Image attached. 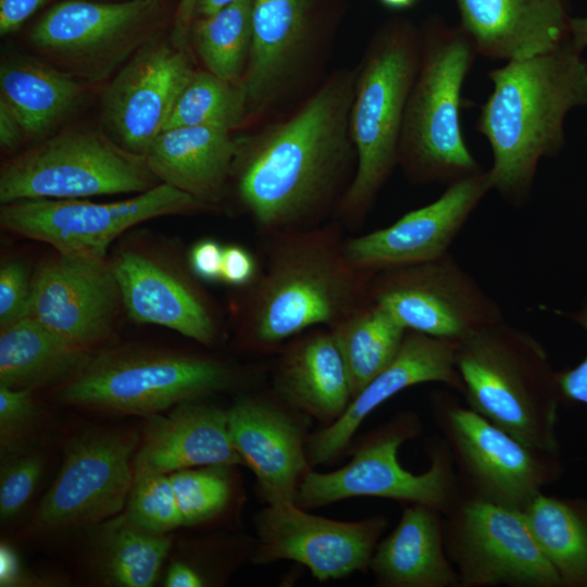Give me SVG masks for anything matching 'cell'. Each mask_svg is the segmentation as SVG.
I'll return each instance as SVG.
<instances>
[{
	"label": "cell",
	"instance_id": "35",
	"mask_svg": "<svg viewBox=\"0 0 587 587\" xmlns=\"http://www.w3.org/2000/svg\"><path fill=\"white\" fill-rule=\"evenodd\" d=\"M248 111L240 84L209 71L195 72L174 107L163 130L180 126H213L232 130Z\"/></svg>",
	"mask_w": 587,
	"mask_h": 587
},
{
	"label": "cell",
	"instance_id": "13",
	"mask_svg": "<svg viewBox=\"0 0 587 587\" xmlns=\"http://www.w3.org/2000/svg\"><path fill=\"white\" fill-rule=\"evenodd\" d=\"M444 539L460 587H561L522 511L461 497L444 514Z\"/></svg>",
	"mask_w": 587,
	"mask_h": 587
},
{
	"label": "cell",
	"instance_id": "47",
	"mask_svg": "<svg viewBox=\"0 0 587 587\" xmlns=\"http://www.w3.org/2000/svg\"><path fill=\"white\" fill-rule=\"evenodd\" d=\"M164 585L167 587H198L203 585V579L192 567L183 562L172 563Z\"/></svg>",
	"mask_w": 587,
	"mask_h": 587
},
{
	"label": "cell",
	"instance_id": "10",
	"mask_svg": "<svg viewBox=\"0 0 587 587\" xmlns=\"http://www.w3.org/2000/svg\"><path fill=\"white\" fill-rule=\"evenodd\" d=\"M157 180L145 155L126 150L100 129H73L7 162L0 173V201L141 193Z\"/></svg>",
	"mask_w": 587,
	"mask_h": 587
},
{
	"label": "cell",
	"instance_id": "11",
	"mask_svg": "<svg viewBox=\"0 0 587 587\" xmlns=\"http://www.w3.org/2000/svg\"><path fill=\"white\" fill-rule=\"evenodd\" d=\"M208 205L167 184L114 202L26 199L2 204L0 223L14 234L53 247L59 254L104 259L112 241L147 220L186 214Z\"/></svg>",
	"mask_w": 587,
	"mask_h": 587
},
{
	"label": "cell",
	"instance_id": "42",
	"mask_svg": "<svg viewBox=\"0 0 587 587\" xmlns=\"http://www.w3.org/2000/svg\"><path fill=\"white\" fill-rule=\"evenodd\" d=\"M257 275V262L246 248L237 245L225 246L222 259V278L232 286L249 285Z\"/></svg>",
	"mask_w": 587,
	"mask_h": 587
},
{
	"label": "cell",
	"instance_id": "51",
	"mask_svg": "<svg viewBox=\"0 0 587 587\" xmlns=\"http://www.w3.org/2000/svg\"><path fill=\"white\" fill-rule=\"evenodd\" d=\"M382 5L389 10H404L413 7L419 0H378Z\"/></svg>",
	"mask_w": 587,
	"mask_h": 587
},
{
	"label": "cell",
	"instance_id": "39",
	"mask_svg": "<svg viewBox=\"0 0 587 587\" xmlns=\"http://www.w3.org/2000/svg\"><path fill=\"white\" fill-rule=\"evenodd\" d=\"M32 390L0 385V444L2 451L17 449L36 419Z\"/></svg>",
	"mask_w": 587,
	"mask_h": 587
},
{
	"label": "cell",
	"instance_id": "36",
	"mask_svg": "<svg viewBox=\"0 0 587 587\" xmlns=\"http://www.w3.org/2000/svg\"><path fill=\"white\" fill-rule=\"evenodd\" d=\"M224 465H208L170 473L183 525L205 522L218 514L229 498Z\"/></svg>",
	"mask_w": 587,
	"mask_h": 587
},
{
	"label": "cell",
	"instance_id": "32",
	"mask_svg": "<svg viewBox=\"0 0 587 587\" xmlns=\"http://www.w3.org/2000/svg\"><path fill=\"white\" fill-rule=\"evenodd\" d=\"M329 329L342 357L352 398L394 360L408 332L371 298Z\"/></svg>",
	"mask_w": 587,
	"mask_h": 587
},
{
	"label": "cell",
	"instance_id": "5",
	"mask_svg": "<svg viewBox=\"0 0 587 587\" xmlns=\"http://www.w3.org/2000/svg\"><path fill=\"white\" fill-rule=\"evenodd\" d=\"M459 27L432 22L421 36V60L405 108L398 163L415 183L446 186L484 170L464 140V80L476 57Z\"/></svg>",
	"mask_w": 587,
	"mask_h": 587
},
{
	"label": "cell",
	"instance_id": "7",
	"mask_svg": "<svg viewBox=\"0 0 587 587\" xmlns=\"http://www.w3.org/2000/svg\"><path fill=\"white\" fill-rule=\"evenodd\" d=\"M429 402L450 450L461 497L523 511L560 477L559 451L522 442L450 391L434 392Z\"/></svg>",
	"mask_w": 587,
	"mask_h": 587
},
{
	"label": "cell",
	"instance_id": "22",
	"mask_svg": "<svg viewBox=\"0 0 587 587\" xmlns=\"http://www.w3.org/2000/svg\"><path fill=\"white\" fill-rule=\"evenodd\" d=\"M455 1L460 28L485 58L524 60L570 41L565 0Z\"/></svg>",
	"mask_w": 587,
	"mask_h": 587
},
{
	"label": "cell",
	"instance_id": "18",
	"mask_svg": "<svg viewBox=\"0 0 587 587\" xmlns=\"http://www.w3.org/2000/svg\"><path fill=\"white\" fill-rule=\"evenodd\" d=\"M489 190L487 171L451 184L389 226L345 240L346 258L359 270L377 272L440 257Z\"/></svg>",
	"mask_w": 587,
	"mask_h": 587
},
{
	"label": "cell",
	"instance_id": "30",
	"mask_svg": "<svg viewBox=\"0 0 587 587\" xmlns=\"http://www.w3.org/2000/svg\"><path fill=\"white\" fill-rule=\"evenodd\" d=\"M83 92L72 74L36 60L12 58L0 67V100L30 137L50 130L73 110Z\"/></svg>",
	"mask_w": 587,
	"mask_h": 587
},
{
	"label": "cell",
	"instance_id": "26",
	"mask_svg": "<svg viewBox=\"0 0 587 587\" xmlns=\"http://www.w3.org/2000/svg\"><path fill=\"white\" fill-rule=\"evenodd\" d=\"M376 582L384 587H460L444 539V514L410 503L395 529L377 544L371 560Z\"/></svg>",
	"mask_w": 587,
	"mask_h": 587
},
{
	"label": "cell",
	"instance_id": "40",
	"mask_svg": "<svg viewBox=\"0 0 587 587\" xmlns=\"http://www.w3.org/2000/svg\"><path fill=\"white\" fill-rule=\"evenodd\" d=\"M32 280L18 261H8L0 268V328L29 313Z\"/></svg>",
	"mask_w": 587,
	"mask_h": 587
},
{
	"label": "cell",
	"instance_id": "44",
	"mask_svg": "<svg viewBox=\"0 0 587 587\" xmlns=\"http://www.w3.org/2000/svg\"><path fill=\"white\" fill-rule=\"evenodd\" d=\"M47 0H0V35L17 30Z\"/></svg>",
	"mask_w": 587,
	"mask_h": 587
},
{
	"label": "cell",
	"instance_id": "50",
	"mask_svg": "<svg viewBox=\"0 0 587 587\" xmlns=\"http://www.w3.org/2000/svg\"><path fill=\"white\" fill-rule=\"evenodd\" d=\"M240 0H198L196 15L208 16Z\"/></svg>",
	"mask_w": 587,
	"mask_h": 587
},
{
	"label": "cell",
	"instance_id": "21",
	"mask_svg": "<svg viewBox=\"0 0 587 587\" xmlns=\"http://www.w3.org/2000/svg\"><path fill=\"white\" fill-rule=\"evenodd\" d=\"M227 416L232 442L255 474L268 504L296 503L309 462L300 423L258 398L237 400Z\"/></svg>",
	"mask_w": 587,
	"mask_h": 587
},
{
	"label": "cell",
	"instance_id": "1",
	"mask_svg": "<svg viewBox=\"0 0 587 587\" xmlns=\"http://www.w3.org/2000/svg\"><path fill=\"white\" fill-rule=\"evenodd\" d=\"M351 83H326L287 121L239 145L238 196L266 234L312 227L348 166Z\"/></svg>",
	"mask_w": 587,
	"mask_h": 587
},
{
	"label": "cell",
	"instance_id": "34",
	"mask_svg": "<svg viewBox=\"0 0 587 587\" xmlns=\"http://www.w3.org/2000/svg\"><path fill=\"white\" fill-rule=\"evenodd\" d=\"M253 0H240L214 14L195 20L190 37L207 70L241 84L251 45Z\"/></svg>",
	"mask_w": 587,
	"mask_h": 587
},
{
	"label": "cell",
	"instance_id": "41",
	"mask_svg": "<svg viewBox=\"0 0 587 587\" xmlns=\"http://www.w3.org/2000/svg\"><path fill=\"white\" fill-rule=\"evenodd\" d=\"M570 317L587 332V302ZM555 378L562 402L587 404V355L576 366L555 372Z\"/></svg>",
	"mask_w": 587,
	"mask_h": 587
},
{
	"label": "cell",
	"instance_id": "24",
	"mask_svg": "<svg viewBox=\"0 0 587 587\" xmlns=\"http://www.w3.org/2000/svg\"><path fill=\"white\" fill-rule=\"evenodd\" d=\"M112 266L134 321L171 328L203 345L215 340L216 326L205 303L175 275L134 251L121 252Z\"/></svg>",
	"mask_w": 587,
	"mask_h": 587
},
{
	"label": "cell",
	"instance_id": "25",
	"mask_svg": "<svg viewBox=\"0 0 587 587\" xmlns=\"http://www.w3.org/2000/svg\"><path fill=\"white\" fill-rule=\"evenodd\" d=\"M238 151L228 129L180 126L161 132L145 157L158 180L209 207L222 198Z\"/></svg>",
	"mask_w": 587,
	"mask_h": 587
},
{
	"label": "cell",
	"instance_id": "49",
	"mask_svg": "<svg viewBox=\"0 0 587 587\" xmlns=\"http://www.w3.org/2000/svg\"><path fill=\"white\" fill-rule=\"evenodd\" d=\"M20 567L13 553L7 548H1V583L9 584L20 577Z\"/></svg>",
	"mask_w": 587,
	"mask_h": 587
},
{
	"label": "cell",
	"instance_id": "2",
	"mask_svg": "<svg viewBox=\"0 0 587 587\" xmlns=\"http://www.w3.org/2000/svg\"><path fill=\"white\" fill-rule=\"evenodd\" d=\"M580 52L569 41L488 73L492 91L476 130L491 148V190L514 208L528 201L540 159L563 147L566 113L587 104V63Z\"/></svg>",
	"mask_w": 587,
	"mask_h": 587
},
{
	"label": "cell",
	"instance_id": "12",
	"mask_svg": "<svg viewBox=\"0 0 587 587\" xmlns=\"http://www.w3.org/2000/svg\"><path fill=\"white\" fill-rule=\"evenodd\" d=\"M370 298L407 329L458 344L503 320L502 310L450 251L374 272Z\"/></svg>",
	"mask_w": 587,
	"mask_h": 587
},
{
	"label": "cell",
	"instance_id": "38",
	"mask_svg": "<svg viewBox=\"0 0 587 587\" xmlns=\"http://www.w3.org/2000/svg\"><path fill=\"white\" fill-rule=\"evenodd\" d=\"M43 469L38 453H22L7 461L0 475V516L14 517L32 497Z\"/></svg>",
	"mask_w": 587,
	"mask_h": 587
},
{
	"label": "cell",
	"instance_id": "31",
	"mask_svg": "<svg viewBox=\"0 0 587 587\" xmlns=\"http://www.w3.org/2000/svg\"><path fill=\"white\" fill-rule=\"evenodd\" d=\"M522 512L561 587H587V500L540 492Z\"/></svg>",
	"mask_w": 587,
	"mask_h": 587
},
{
	"label": "cell",
	"instance_id": "15",
	"mask_svg": "<svg viewBox=\"0 0 587 587\" xmlns=\"http://www.w3.org/2000/svg\"><path fill=\"white\" fill-rule=\"evenodd\" d=\"M154 0H64L34 25L30 43L75 75L102 79L146 42Z\"/></svg>",
	"mask_w": 587,
	"mask_h": 587
},
{
	"label": "cell",
	"instance_id": "20",
	"mask_svg": "<svg viewBox=\"0 0 587 587\" xmlns=\"http://www.w3.org/2000/svg\"><path fill=\"white\" fill-rule=\"evenodd\" d=\"M455 347V342L408 330L394 360L351 399L340 417L310 437L309 462L324 464L336 458L369 414L411 386L441 383L462 395Z\"/></svg>",
	"mask_w": 587,
	"mask_h": 587
},
{
	"label": "cell",
	"instance_id": "4",
	"mask_svg": "<svg viewBox=\"0 0 587 587\" xmlns=\"http://www.w3.org/2000/svg\"><path fill=\"white\" fill-rule=\"evenodd\" d=\"M455 365L466 405L522 442L559 451L562 402L545 347L504 320L455 347Z\"/></svg>",
	"mask_w": 587,
	"mask_h": 587
},
{
	"label": "cell",
	"instance_id": "27",
	"mask_svg": "<svg viewBox=\"0 0 587 587\" xmlns=\"http://www.w3.org/2000/svg\"><path fill=\"white\" fill-rule=\"evenodd\" d=\"M307 35L308 0H253L251 45L240 84L248 110L266 104L285 86Z\"/></svg>",
	"mask_w": 587,
	"mask_h": 587
},
{
	"label": "cell",
	"instance_id": "3",
	"mask_svg": "<svg viewBox=\"0 0 587 587\" xmlns=\"http://www.w3.org/2000/svg\"><path fill=\"white\" fill-rule=\"evenodd\" d=\"M272 237L249 312L259 345L274 346L317 326L332 327L370 299L374 272L348 261L338 230L310 227Z\"/></svg>",
	"mask_w": 587,
	"mask_h": 587
},
{
	"label": "cell",
	"instance_id": "45",
	"mask_svg": "<svg viewBox=\"0 0 587 587\" xmlns=\"http://www.w3.org/2000/svg\"><path fill=\"white\" fill-rule=\"evenodd\" d=\"M198 0H179L174 17L172 42L183 49L190 37L191 27L196 18Z\"/></svg>",
	"mask_w": 587,
	"mask_h": 587
},
{
	"label": "cell",
	"instance_id": "6",
	"mask_svg": "<svg viewBox=\"0 0 587 587\" xmlns=\"http://www.w3.org/2000/svg\"><path fill=\"white\" fill-rule=\"evenodd\" d=\"M420 60L421 36L408 23L384 28L365 58L349 116L357 168L339 205L350 221L365 215L398 163L405 108Z\"/></svg>",
	"mask_w": 587,
	"mask_h": 587
},
{
	"label": "cell",
	"instance_id": "28",
	"mask_svg": "<svg viewBox=\"0 0 587 587\" xmlns=\"http://www.w3.org/2000/svg\"><path fill=\"white\" fill-rule=\"evenodd\" d=\"M275 387L285 401L320 420L333 423L341 416L352 392L330 329L313 328L285 352Z\"/></svg>",
	"mask_w": 587,
	"mask_h": 587
},
{
	"label": "cell",
	"instance_id": "29",
	"mask_svg": "<svg viewBox=\"0 0 587 587\" xmlns=\"http://www.w3.org/2000/svg\"><path fill=\"white\" fill-rule=\"evenodd\" d=\"M91 357L90 350L71 344L26 316L0 329V385L34 389L66 382Z\"/></svg>",
	"mask_w": 587,
	"mask_h": 587
},
{
	"label": "cell",
	"instance_id": "16",
	"mask_svg": "<svg viewBox=\"0 0 587 587\" xmlns=\"http://www.w3.org/2000/svg\"><path fill=\"white\" fill-rule=\"evenodd\" d=\"M259 564L292 560L323 582L370 567L388 521L342 522L309 514L296 503L268 504L257 517Z\"/></svg>",
	"mask_w": 587,
	"mask_h": 587
},
{
	"label": "cell",
	"instance_id": "17",
	"mask_svg": "<svg viewBox=\"0 0 587 587\" xmlns=\"http://www.w3.org/2000/svg\"><path fill=\"white\" fill-rule=\"evenodd\" d=\"M195 71L182 49L148 41L120 70L102 96L107 134L145 155L163 132Z\"/></svg>",
	"mask_w": 587,
	"mask_h": 587
},
{
	"label": "cell",
	"instance_id": "33",
	"mask_svg": "<svg viewBox=\"0 0 587 587\" xmlns=\"http://www.w3.org/2000/svg\"><path fill=\"white\" fill-rule=\"evenodd\" d=\"M96 539L103 577L123 587L152 586L171 547L167 535L147 532L125 514L101 525Z\"/></svg>",
	"mask_w": 587,
	"mask_h": 587
},
{
	"label": "cell",
	"instance_id": "37",
	"mask_svg": "<svg viewBox=\"0 0 587 587\" xmlns=\"http://www.w3.org/2000/svg\"><path fill=\"white\" fill-rule=\"evenodd\" d=\"M125 516L138 527L160 535L183 525L168 474H147L134 478Z\"/></svg>",
	"mask_w": 587,
	"mask_h": 587
},
{
	"label": "cell",
	"instance_id": "9",
	"mask_svg": "<svg viewBox=\"0 0 587 587\" xmlns=\"http://www.w3.org/2000/svg\"><path fill=\"white\" fill-rule=\"evenodd\" d=\"M232 382L230 369L214 359L125 349L91 357L59 388L58 398L71 405L148 417Z\"/></svg>",
	"mask_w": 587,
	"mask_h": 587
},
{
	"label": "cell",
	"instance_id": "8",
	"mask_svg": "<svg viewBox=\"0 0 587 587\" xmlns=\"http://www.w3.org/2000/svg\"><path fill=\"white\" fill-rule=\"evenodd\" d=\"M416 413L404 411L370 434L351 461L329 473L307 472L296 497L303 509L317 508L352 497H378L420 503L446 514L461 498L450 450L439 436L427 445L428 469L414 474L398 460L400 446L417 435Z\"/></svg>",
	"mask_w": 587,
	"mask_h": 587
},
{
	"label": "cell",
	"instance_id": "23",
	"mask_svg": "<svg viewBox=\"0 0 587 587\" xmlns=\"http://www.w3.org/2000/svg\"><path fill=\"white\" fill-rule=\"evenodd\" d=\"M238 463L243 460L232 442L227 411L191 400L173 407L166 415L148 416L133 471L135 478Z\"/></svg>",
	"mask_w": 587,
	"mask_h": 587
},
{
	"label": "cell",
	"instance_id": "43",
	"mask_svg": "<svg viewBox=\"0 0 587 587\" xmlns=\"http://www.w3.org/2000/svg\"><path fill=\"white\" fill-rule=\"evenodd\" d=\"M223 249L214 239L196 242L189 252V264L193 274L208 283L221 280Z\"/></svg>",
	"mask_w": 587,
	"mask_h": 587
},
{
	"label": "cell",
	"instance_id": "48",
	"mask_svg": "<svg viewBox=\"0 0 587 587\" xmlns=\"http://www.w3.org/2000/svg\"><path fill=\"white\" fill-rule=\"evenodd\" d=\"M570 42L579 51L587 47V14L582 17H571Z\"/></svg>",
	"mask_w": 587,
	"mask_h": 587
},
{
	"label": "cell",
	"instance_id": "19",
	"mask_svg": "<svg viewBox=\"0 0 587 587\" xmlns=\"http://www.w3.org/2000/svg\"><path fill=\"white\" fill-rule=\"evenodd\" d=\"M118 298L113 266L105 259L58 253L32 279L28 316L90 350L109 335Z\"/></svg>",
	"mask_w": 587,
	"mask_h": 587
},
{
	"label": "cell",
	"instance_id": "46",
	"mask_svg": "<svg viewBox=\"0 0 587 587\" xmlns=\"http://www.w3.org/2000/svg\"><path fill=\"white\" fill-rule=\"evenodd\" d=\"M23 128L11 111V109L0 100V143L3 149L12 150L18 146Z\"/></svg>",
	"mask_w": 587,
	"mask_h": 587
},
{
	"label": "cell",
	"instance_id": "14",
	"mask_svg": "<svg viewBox=\"0 0 587 587\" xmlns=\"http://www.w3.org/2000/svg\"><path fill=\"white\" fill-rule=\"evenodd\" d=\"M135 435L93 430L70 440L60 471L41 499L32 528L57 533L98 525L125 507L133 482Z\"/></svg>",
	"mask_w": 587,
	"mask_h": 587
}]
</instances>
